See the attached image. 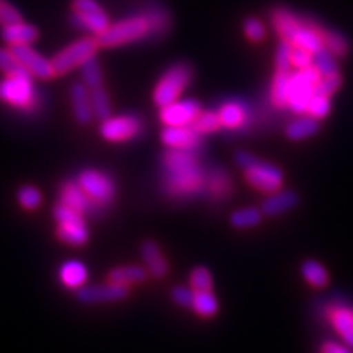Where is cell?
I'll use <instances>...</instances> for the list:
<instances>
[{
    "label": "cell",
    "instance_id": "obj_36",
    "mask_svg": "<svg viewBox=\"0 0 353 353\" xmlns=\"http://www.w3.org/2000/svg\"><path fill=\"white\" fill-rule=\"evenodd\" d=\"M242 32L245 38L252 43H262L267 37V26L259 17H247L242 21Z\"/></svg>",
    "mask_w": 353,
    "mask_h": 353
},
{
    "label": "cell",
    "instance_id": "obj_22",
    "mask_svg": "<svg viewBox=\"0 0 353 353\" xmlns=\"http://www.w3.org/2000/svg\"><path fill=\"white\" fill-rule=\"evenodd\" d=\"M319 130V120H316L307 113H301L288 121V125L285 126V136L290 141H304L316 136Z\"/></svg>",
    "mask_w": 353,
    "mask_h": 353
},
{
    "label": "cell",
    "instance_id": "obj_21",
    "mask_svg": "<svg viewBox=\"0 0 353 353\" xmlns=\"http://www.w3.org/2000/svg\"><path fill=\"white\" fill-rule=\"evenodd\" d=\"M70 103H72V112L76 120L81 125H88L94 120V112H92L90 103V90L85 87V83H74L70 87Z\"/></svg>",
    "mask_w": 353,
    "mask_h": 353
},
{
    "label": "cell",
    "instance_id": "obj_40",
    "mask_svg": "<svg viewBox=\"0 0 353 353\" xmlns=\"http://www.w3.org/2000/svg\"><path fill=\"white\" fill-rule=\"evenodd\" d=\"M342 83H343V79L341 72L330 74V76H321L319 82H317L314 87V94L330 97V99H332V95L335 92H339V88L342 87Z\"/></svg>",
    "mask_w": 353,
    "mask_h": 353
},
{
    "label": "cell",
    "instance_id": "obj_39",
    "mask_svg": "<svg viewBox=\"0 0 353 353\" xmlns=\"http://www.w3.org/2000/svg\"><path fill=\"white\" fill-rule=\"evenodd\" d=\"M330 110H332V101H330V97L314 94L312 95L311 101H309L306 113L321 121V120H324V118L329 117Z\"/></svg>",
    "mask_w": 353,
    "mask_h": 353
},
{
    "label": "cell",
    "instance_id": "obj_31",
    "mask_svg": "<svg viewBox=\"0 0 353 353\" xmlns=\"http://www.w3.org/2000/svg\"><path fill=\"white\" fill-rule=\"evenodd\" d=\"M192 309L201 317H214L219 311L218 298L214 296L213 291H195Z\"/></svg>",
    "mask_w": 353,
    "mask_h": 353
},
{
    "label": "cell",
    "instance_id": "obj_37",
    "mask_svg": "<svg viewBox=\"0 0 353 353\" xmlns=\"http://www.w3.org/2000/svg\"><path fill=\"white\" fill-rule=\"evenodd\" d=\"M149 21V37H156V34H164L170 26V17L169 13L162 8H156V10L149 12L145 15Z\"/></svg>",
    "mask_w": 353,
    "mask_h": 353
},
{
    "label": "cell",
    "instance_id": "obj_23",
    "mask_svg": "<svg viewBox=\"0 0 353 353\" xmlns=\"http://www.w3.org/2000/svg\"><path fill=\"white\" fill-rule=\"evenodd\" d=\"M141 255H143L149 275H152L154 278H164L167 275L169 263L162 255L161 245L156 241H145L143 249H141Z\"/></svg>",
    "mask_w": 353,
    "mask_h": 353
},
{
    "label": "cell",
    "instance_id": "obj_24",
    "mask_svg": "<svg viewBox=\"0 0 353 353\" xmlns=\"http://www.w3.org/2000/svg\"><path fill=\"white\" fill-rule=\"evenodd\" d=\"M290 76L291 70H278L275 69L273 74L270 90H268V97H270L272 105L276 110H288V85H290Z\"/></svg>",
    "mask_w": 353,
    "mask_h": 353
},
{
    "label": "cell",
    "instance_id": "obj_14",
    "mask_svg": "<svg viewBox=\"0 0 353 353\" xmlns=\"http://www.w3.org/2000/svg\"><path fill=\"white\" fill-rule=\"evenodd\" d=\"M325 317L342 342L353 348V306L343 301H332L325 307Z\"/></svg>",
    "mask_w": 353,
    "mask_h": 353
},
{
    "label": "cell",
    "instance_id": "obj_13",
    "mask_svg": "<svg viewBox=\"0 0 353 353\" xmlns=\"http://www.w3.org/2000/svg\"><path fill=\"white\" fill-rule=\"evenodd\" d=\"M10 51L13 56L19 59V63L28 70L34 79H46L54 77V69H52L51 61H48L46 57H43L39 52L30 48V44H19V46H10Z\"/></svg>",
    "mask_w": 353,
    "mask_h": 353
},
{
    "label": "cell",
    "instance_id": "obj_41",
    "mask_svg": "<svg viewBox=\"0 0 353 353\" xmlns=\"http://www.w3.org/2000/svg\"><path fill=\"white\" fill-rule=\"evenodd\" d=\"M17 196H19V203L21 205V208L28 211L37 210L43 201L41 192H39L37 187H33V185H25V187H21Z\"/></svg>",
    "mask_w": 353,
    "mask_h": 353
},
{
    "label": "cell",
    "instance_id": "obj_33",
    "mask_svg": "<svg viewBox=\"0 0 353 353\" xmlns=\"http://www.w3.org/2000/svg\"><path fill=\"white\" fill-rule=\"evenodd\" d=\"M82 72V81L85 83L88 90H94V88L103 87V74H101L100 64L97 63L95 56L87 59L85 63L81 65Z\"/></svg>",
    "mask_w": 353,
    "mask_h": 353
},
{
    "label": "cell",
    "instance_id": "obj_2",
    "mask_svg": "<svg viewBox=\"0 0 353 353\" xmlns=\"http://www.w3.org/2000/svg\"><path fill=\"white\" fill-rule=\"evenodd\" d=\"M234 162L244 172L245 182L257 192L268 195V193L283 188V170L272 162L260 161L257 156L247 151H237L234 154Z\"/></svg>",
    "mask_w": 353,
    "mask_h": 353
},
{
    "label": "cell",
    "instance_id": "obj_12",
    "mask_svg": "<svg viewBox=\"0 0 353 353\" xmlns=\"http://www.w3.org/2000/svg\"><path fill=\"white\" fill-rule=\"evenodd\" d=\"M201 112L200 101L195 99L175 100L174 103L161 108V121L165 126H188L196 120Z\"/></svg>",
    "mask_w": 353,
    "mask_h": 353
},
{
    "label": "cell",
    "instance_id": "obj_34",
    "mask_svg": "<svg viewBox=\"0 0 353 353\" xmlns=\"http://www.w3.org/2000/svg\"><path fill=\"white\" fill-rule=\"evenodd\" d=\"M90 103H92V112H94L95 118H99V120L103 121L112 117V103H110V99L103 87L90 90Z\"/></svg>",
    "mask_w": 353,
    "mask_h": 353
},
{
    "label": "cell",
    "instance_id": "obj_4",
    "mask_svg": "<svg viewBox=\"0 0 353 353\" xmlns=\"http://www.w3.org/2000/svg\"><path fill=\"white\" fill-rule=\"evenodd\" d=\"M192 79L193 68L188 63H176L170 65L162 74L156 88H154V103L161 108L174 103L187 90V87L192 83Z\"/></svg>",
    "mask_w": 353,
    "mask_h": 353
},
{
    "label": "cell",
    "instance_id": "obj_47",
    "mask_svg": "<svg viewBox=\"0 0 353 353\" xmlns=\"http://www.w3.org/2000/svg\"><path fill=\"white\" fill-rule=\"evenodd\" d=\"M319 353H353V348L343 342L324 341L319 345Z\"/></svg>",
    "mask_w": 353,
    "mask_h": 353
},
{
    "label": "cell",
    "instance_id": "obj_48",
    "mask_svg": "<svg viewBox=\"0 0 353 353\" xmlns=\"http://www.w3.org/2000/svg\"><path fill=\"white\" fill-rule=\"evenodd\" d=\"M3 2V0H0V3H2Z\"/></svg>",
    "mask_w": 353,
    "mask_h": 353
},
{
    "label": "cell",
    "instance_id": "obj_15",
    "mask_svg": "<svg viewBox=\"0 0 353 353\" xmlns=\"http://www.w3.org/2000/svg\"><path fill=\"white\" fill-rule=\"evenodd\" d=\"M218 114L221 120V126L229 131H245L249 126L250 117L249 105L241 99L226 100L218 108Z\"/></svg>",
    "mask_w": 353,
    "mask_h": 353
},
{
    "label": "cell",
    "instance_id": "obj_8",
    "mask_svg": "<svg viewBox=\"0 0 353 353\" xmlns=\"http://www.w3.org/2000/svg\"><path fill=\"white\" fill-rule=\"evenodd\" d=\"M97 50H99V41L97 38H82L79 41L69 44L65 50L52 57L51 64L54 69L56 76L69 72V70L81 68L87 59L95 56Z\"/></svg>",
    "mask_w": 353,
    "mask_h": 353
},
{
    "label": "cell",
    "instance_id": "obj_42",
    "mask_svg": "<svg viewBox=\"0 0 353 353\" xmlns=\"http://www.w3.org/2000/svg\"><path fill=\"white\" fill-rule=\"evenodd\" d=\"M0 70H2L6 76H13V74L25 72V68L19 63L13 52L10 50H2L0 48ZM28 72V70H26Z\"/></svg>",
    "mask_w": 353,
    "mask_h": 353
},
{
    "label": "cell",
    "instance_id": "obj_32",
    "mask_svg": "<svg viewBox=\"0 0 353 353\" xmlns=\"http://www.w3.org/2000/svg\"><path fill=\"white\" fill-rule=\"evenodd\" d=\"M312 68H314L321 76H330V74L341 72V69H339V59L332 54V52L325 50V48H321L319 51H316L314 54H312Z\"/></svg>",
    "mask_w": 353,
    "mask_h": 353
},
{
    "label": "cell",
    "instance_id": "obj_43",
    "mask_svg": "<svg viewBox=\"0 0 353 353\" xmlns=\"http://www.w3.org/2000/svg\"><path fill=\"white\" fill-rule=\"evenodd\" d=\"M291 50H293V44L280 39L275 51V69L291 70Z\"/></svg>",
    "mask_w": 353,
    "mask_h": 353
},
{
    "label": "cell",
    "instance_id": "obj_17",
    "mask_svg": "<svg viewBox=\"0 0 353 353\" xmlns=\"http://www.w3.org/2000/svg\"><path fill=\"white\" fill-rule=\"evenodd\" d=\"M161 139L169 149H185V151H196L201 144V134H198L192 125L165 126Z\"/></svg>",
    "mask_w": 353,
    "mask_h": 353
},
{
    "label": "cell",
    "instance_id": "obj_25",
    "mask_svg": "<svg viewBox=\"0 0 353 353\" xmlns=\"http://www.w3.org/2000/svg\"><path fill=\"white\" fill-rule=\"evenodd\" d=\"M88 278L87 267L81 260H69L64 262L59 268V280L65 288L69 290H79L85 285Z\"/></svg>",
    "mask_w": 353,
    "mask_h": 353
},
{
    "label": "cell",
    "instance_id": "obj_27",
    "mask_svg": "<svg viewBox=\"0 0 353 353\" xmlns=\"http://www.w3.org/2000/svg\"><path fill=\"white\" fill-rule=\"evenodd\" d=\"M299 272H301V276L304 278V281L312 288H325L329 285L330 276L327 268L322 265L319 260L316 259H306L299 267Z\"/></svg>",
    "mask_w": 353,
    "mask_h": 353
},
{
    "label": "cell",
    "instance_id": "obj_11",
    "mask_svg": "<svg viewBox=\"0 0 353 353\" xmlns=\"http://www.w3.org/2000/svg\"><path fill=\"white\" fill-rule=\"evenodd\" d=\"M72 23L99 37L108 28V17L97 0H74Z\"/></svg>",
    "mask_w": 353,
    "mask_h": 353
},
{
    "label": "cell",
    "instance_id": "obj_18",
    "mask_svg": "<svg viewBox=\"0 0 353 353\" xmlns=\"http://www.w3.org/2000/svg\"><path fill=\"white\" fill-rule=\"evenodd\" d=\"M298 205L299 195L294 190L280 188L276 192L268 193L267 198L262 201V205H260V210H262L263 216H267V218H276V216H281L294 210Z\"/></svg>",
    "mask_w": 353,
    "mask_h": 353
},
{
    "label": "cell",
    "instance_id": "obj_16",
    "mask_svg": "<svg viewBox=\"0 0 353 353\" xmlns=\"http://www.w3.org/2000/svg\"><path fill=\"white\" fill-rule=\"evenodd\" d=\"M130 294V288L125 285L113 283L108 281L105 285H94L87 286V288H79L77 298L79 301L85 304H95V303H113L121 301Z\"/></svg>",
    "mask_w": 353,
    "mask_h": 353
},
{
    "label": "cell",
    "instance_id": "obj_46",
    "mask_svg": "<svg viewBox=\"0 0 353 353\" xmlns=\"http://www.w3.org/2000/svg\"><path fill=\"white\" fill-rule=\"evenodd\" d=\"M193 294H195V291H193L192 288H187V286L179 285L172 290L170 296H172V301H174L175 304H179V306L192 307Z\"/></svg>",
    "mask_w": 353,
    "mask_h": 353
},
{
    "label": "cell",
    "instance_id": "obj_30",
    "mask_svg": "<svg viewBox=\"0 0 353 353\" xmlns=\"http://www.w3.org/2000/svg\"><path fill=\"white\" fill-rule=\"evenodd\" d=\"M263 218L265 216L262 213V210L255 208V206H247V208L236 210L234 213H231V216H229V223H231V226L236 229H252L260 226Z\"/></svg>",
    "mask_w": 353,
    "mask_h": 353
},
{
    "label": "cell",
    "instance_id": "obj_35",
    "mask_svg": "<svg viewBox=\"0 0 353 353\" xmlns=\"http://www.w3.org/2000/svg\"><path fill=\"white\" fill-rule=\"evenodd\" d=\"M193 130H195L198 134H211V132L219 131L221 128V120L218 112H200L196 117V120L192 123Z\"/></svg>",
    "mask_w": 353,
    "mask_h": 353
},
{
    "label": "cell",
    "instance_id": "obj_20",
    "mask_svg": "<svg viewBox=\"0 0 353 353\" xmlns=\"http://www.w3.org/2000/svg\"><path fill=\"white\" fill-rule=\"evenodd\" d=\"M232 180L231 175L221 167H211L206 170L205 180V195L211 200H228L232 195Z\"/></svg>",
    "mask_w": 353,
    "mask_h": 353
},
{
    "label": "cell",
    "instance_id": "obj_9",
    "mask_svg": "<svg viewBox=\"0 0 353 353\" xmlns=\"http://www.w3.org/2000/svg\"><path fill=\"white\" fill-rule=\"evenodd\" d=\"M77 183L81 185L83 192L87 193L88 198L95 203L99 208L108 206L113 203L114 196H117V187L114 182L110 179V175L103 174L100 170L87 169L81 172L77 176Z\"/></svg>",
    "mask_w": 353,
    "mask_h": 353
},
{
    "label": "cell",
    "instance_id": "obj_38",
    "mask_svg": "<svg viewBox=\"0 0 353 353\" xmlns=\"http://www.w3.org/2000/svg\"><path fill=\"white\" fill-rule=\"evenodd\" d=\"M190 288L193 291L213 290V275L206 267H195L190 273Z\"/></svg>",
    "mask_w": 353,
    "mask_h": 353
},
{
    "label": "cell",
    "instance_id": "obj_44",
    "mask_svg": "<svg viewBox=\"0 0 353 353\" xmlns=\"http://www.w3.org/2000/svg\"><path fill=\"white\" fill-rule=\"evenodd\" d=\"M311 65H312V52L293 46V50H291V68L299 70V69L311 68Z\"/></svg>",
    "mask_w": 353,
    "mask_h": 353
},
{
    "label": "cell",
    "instance_id": "obj_28",
    "mask_svg": "<svg viewBox=\"0 0 353 353\" xmlns=\"http://www.w3.org/2000/svg\"><path fill=\"white\" fill-rule=\"evenodd\" d=\"M322 43H324L325 50L332 52L337 59H343V57H347L352 48L350 41H348L345 34L339 32V30L329 28V26L325 25L324 28H322Z\"/></svg>",
    "mask_w": 353,
    "mask_h": 353
},
{
    "label": "cell",
    "instance_id": "obj_19",
    "mask_svg": "<svg viewBox=\"0 0 353 353\" xmlns=\"http://www.w3.org/2000/svg\"><path fill=\"white\" fill-rule=\"evenodd\" d=\"M59 203L69 206L74 211L81 214H94L97 210H100L94 201L88 198V195L83 192L81 185L77 182H65L59 190Z\"/></svg>",
    "mask_w": 353,
    "mask_h": 353
},
{
    "label": "cell",
    "instance_id": "obj_7",
    "mask_svg": "<svg viewBox=\"0 0 353 353\" xmlns=\"http://www.w3.org/2000/svg\"><path fill=\"white\" fill-rule=\"evenodd\" d=\"M54 218L57 221V237L65 244L83 245L88 241V228L83 214L59 203L54 208Z\"/></svg>",
    "mask_w": 353,
    "mask_h": 353
},
{
    "label": "cell",
    "instance_id": "obj_29",
    "mask_svg": "<svg viewBox=\"0 0 353 353\" xmlns=\"http://www.w3.org/2000/svg\"><path fill=\"white\" fill-rule=\"evenodd\" d=\"M148 270L139 265H126V267H118L113 268L112 272L108 273V281H113V283H120L125 286L138 285L145 281L148 278Z\"/></svg>",
    "mask_w": 353,
    "mask_h": 353
},
{
    "label": "cell",
    "instance_id": "obj_45",
    "mask_svg": "<svg viewBox=\"0 0 353 353\" xmlns=\"http://www.w3.org/2000/svg\"><path fill=\"white\" fill-rule=\"evenodd\" d=\"M19 21H23V19H21V15H20V12L17 10V8L13 6H10V3L6 2V0H3V2L0 3V25L8 26V25H13V23H19Z\"/></svg>",
    "mask_w": 353,
    "mask_h": 353
},
{
    "label": "cell",
    "instance_id": "obj_5",
    "mask_svg": "<svg viewBox=\"0 0 353 353\" xmlns=\"http://www.w3.org/2000/svg\"><path fill=\"white\" fill-rule=\"evenodd\" d=\"M145 37H149V21L144 15L131 17V19L121 20L114 25H108V28L97 37V41H99V46L114 48L138 41Z\"/></svg>",
    "mask_w": 353,
    "mask_h": 353
},
{
    "label": "cell",
    "instance_id": "obj_26",
    "mask_svg": "<svg viewBox=\"0 0 353 353\" xmlns=\"http://www.w3.org/2000/svg\"><path fill=\"white\" fill-rule=\"evenodd\" d=\"M38 30L33 25L25 23V21H19L2 28V39L10 46H19V44H32L37 41Z\"/></svg>",
    "mask_w": 353,
    "mask_h": 353
},
{
    "label": "cell",
    "instance_id": "obj_6",
    "mask_svg": "<svg viewBox=\"0 0 353 353\" xmlns=\"http://www.w3.org/2000/svg\"><path fill=\"white\" fill-rule=\"evenodd\" d=\"M319 79L321 74L312 65L291 72L288 85V101L291 112L296 114L306 113L307 105L312 95H314V87L319 82Z\"/></svg>",
    "mask_w": 353,
    "mask_h": 353
},
{
    "label": "cell",
    "instance_id": "obj_10",
    "mask_svg": "<svg viewBox=\"0 0 353 353\" xmlns=\"http://www.w3.org/2000/svg\"><path fill=\"white\" fill-rule=\"evenodd\" d=\"M144 125L136 114H120V117H110L101 121L100 134L101 138L110 143H125L131 141L143 132Z\"/></svg>",
    "mask_w": 353,
    "mask_h": 353
},
{
    "label": "cell",
    "instance_id": "obj_3",
    "mask_svg": "<svg viewBox=\"0 0 353 353\" xmlns=\"http://www.w3.org/2000/svg\"><path fill=\"white\" fill-rule=\"evenodd\" d=\"M0 101L23 113H34L39 108V97L30 72L6 76L0 81Z\"/></svg>",
    "mask_w": 353,
    "mask_h": 353
},
{
    "label": "cell",
    "instance_id": "obj_1",
    "mask_svg": "<svg viewBox=\"0 0 353 353\" xmlns=\"http://www.w3.org/2000/svg\"><path fill=\"white\" fill-rule=\"evenodd\" d=\"M164 190L170 198L185 200L205 195L206 170L198 162L196 151L169 149L162 159Z\"/></svg>",
    "mask_w": 353,
    "mask_h": 353
}]
</instances>
